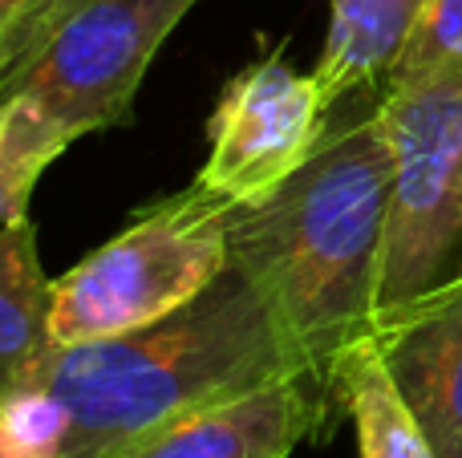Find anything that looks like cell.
<instances>
[{"label": "cell", "mask_w": 462, "mask_h": 458, "mask_svg": "<svg viewBox=\"0 0 462 458\" xmlns=\"http://www.w3.org/2000/svg\"><path fill=\"white\" fill-rule=\"evenodd\" d=\"M0 458H13L8 454V446H5V435H0Z\"/></svg>", "instance_id": "obj_15"}, {"label": "cell", "mask_w": 462, "mask_h": 458, "mask_svg": "<svg viewBox=\"0 0 462 458\" xmlns=\"http://www.w3.org/2000/svg\"><path fill=\"white\" fill-rule=\"evenodd\" d=\"M309 373L268 300L227 268L179 313L143 329L61 345L0 418L13 458H102L126 438L216 398Z\"/></svg>", "instance_id": "obj_1"}, {"label": "cell", "mask_w": 462, "mask_h": 458, "mask_svg": "<svg viewBox=\"0 0 462 458\" xmlns=\"http://www.w3.org/2000/svg\"><path fill=\"white\" fill-rule=\"evenodd\" d=\"M61 154L65 146L21 102H0V227L29 215L32 187Z\"/></svg>", "instance_id": "obj_13"}, {"label": "cell", "mask_w": 462, "mask_h": 458, "mask_svg": "<svg viewBox=\"0 0 462 458\" xmlns=\"http://www.w3.org/2000/svg\"><path fill=\"white\" fill-rule=\"evenodd\" d=\"M377 114L393 154L382 313L450 276L462 252V89H385Z\"/></svg>", "instance_id": "obj_5"}, {"label": "cell", "mask_w": 462, "mask_h": 458, "mask_svg": "<svg viewBox=\"0 0 462 458\" xmlns=\"http://www.w3.org/2000/svg\"><path fill=\"white\" fill-rule=\"evenodd\" d=\"M199 0H61L32 49L0 78V102H21L69 151L78 138L130 122L159 49Z\"/></svg>", "instance_id": "obj_4"}, {"label": "cell", "mask_w": 462, "mask_h": 458, "mask_svg": "<svg viewBox=\"0 0 462 458\" xmlns=\"http://www.w3.org/2000/svg\"><path fill=\"white\" fill-rule=\"evenodd\" d=\"M337 398L353 418L361 458H439L369 337L357 341L337 365Z\"/></svg>", "instance_id": "obj_11"}, {"label": "cell", "mask_w": 462, "mask_h": 458, "mask_svg": "<svg viewBox=\"0 0 462 458\" xmlns=\"http://www.w3.org/2000/svg\"><path fill=\"white\" fill-rule=\"evenodd\" d=\"M227 211L231 203L195 179L143 207L114 240L57 276V349L118 337L191 305L227 268Z\"/></svg>", "instance_id": "obj_3"}, {"label": "cell", "mask_w": 462, "mask_h": 458, "mask_svg": "<svg viewBox=\"0 0 462 458\" xmlns=\"http://www.w3.org/2000/svg\"><path fill=\"white\" fill-rule=\"evenodd\" d=\"M390 187L393 154L374 105L328 130L276 191L227 211V260L260 289L333 398L341 357L382 313Z\"/></svg>", "instance_id": "obj_2"}, {"label": "cell", "mask_w": 462, "mask_h": 458, "mask_svg": "<svg viewBox=\"0 0 462 458\" xmlns=\"http://www.w3.org/2000/svg\"><path fill=\"white\" fill-rule=\"evenodd\" d=\"M328 134V102L312 73H296L284 45L268 49L224 86L208 122L199 183L224 203H255L309 162Z\"/></svg>", "instance_id": "obj_6"}, {"label": "cell", "mask_w": 462, "mask_h": 458, "mask_svg": "<svg viewBox=\"0 0 462 458\" xmlns=\"http://www.w3.org/2000/svg\"><path fill=\"white\" fill-rule=\"evenodd\" d=\"M328 5H333L328 37L312 78L333 110L341 97L382 78L390 81L426 0H328Z\"/></svg>", "instance_id": "obj_10"}, {"label": "cell", "mask_w": 462, "mask_h": 458, "mask_svg": "<svg viewBox=\"0 0 462 458\" xmlns=\"http://www.w3.org/2000/svg\"><path fill=\"white\" fill-rule=\"evenodd\" d=\"M462 89V0H426L385 89Z\"/></svg>", "instance_id": "obj_12"}, {"label": "cell", "mask_w": 462, "mask_h": 458, "mask_svg": "<svg viewBox=\"0 0 462 458\" xmlns=\"http://www.w3.org/2000/svg\"><path fill=\"white\" fill-rule=\"evenodd\" d=\"M49 5H61V0H49Z\"/></svg>", "instance_id": "obj_16"}, {"label": "cell", "mask_w": 462, "mask_h": 458, "mask_svg": "<svg viewBox=\"0 0 462 458\" xmlns=\"http://www.w3.org/2000/svg\"><path fill=\"white\" fill-rule=\"evenodd\" d=\"M53 13L57 5L49 0H0V78L29 53Z\"/></svg>", "instance_id": "obj_14"}, {"label": "cell", "mask_w": 462, "mask_h": 458, "mask_svg": "<svg viewBox=\"0 0 462 458\" xmlns=\"http://www.w3.org/2000/svg\"><path fill=\"white\" fill-rule=\"evenodd\" d=\"M53 341V280L41 268L29 215L0 227V418L32 394Z\"/></svg>", "instance_id": "obj_9"}, {"label": "cell", "mask_w": 462, "mask_h": 458, "mask_svg": "<svg viewBox=\"0 0 462 458\" xmlns=\"http://www.w3.org/2000/svg\"><path fill=\"white\" fill-rule=\"evenodd\" d=\"M337 398L309 373L183 410L102 458H292L328 426Z\"/></svg>", "instance_id": "obj_7"}, {"label": "cell", "mask_w": 462, "mask_h": 458, "mask_svg": "<svg viewBox=\"0 0 462 458\" xmlns=\"http://www.w3.org/2000/svg\"><path fill=\"white\" fill-rule=\"evenodd\" d=\"M369 341L439 458H462V272L377 313Z\"/></svg>", "instance_id": "obj_8"}]
</instances>
